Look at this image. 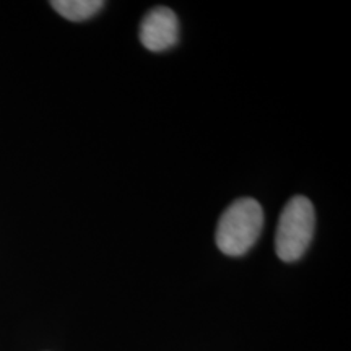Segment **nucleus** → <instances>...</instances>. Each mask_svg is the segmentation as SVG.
<instances>
[{"mask_svg":"<svg viewBox=\"0 0 351 351\" xmlns=\"http://www.w3.org/2000/svg\"><path fill=\"white\" fill-rule=\"evenodd\" d=\"M179 21L168 7H156L145 15L140 25V41L148 51L161 52L178 43Z\"/></svg>","mask_w":351,"mask_h":351,"instance_id":"3","label":"nucleus"},{"mask_svg":"<svg viewBox=\"0 0 351 351\" xmlns=\"http://www.w3.org/2000/svg\"><path fill=\"white\" fill-rule=\"evenodd\" d=\"M51 5L64 19L83 21L95 16L104 7V2L101 0H54Z\"/></svg>","mask_w":351,"mask_h":351,"instance_id":"4","label":"nucleus"},{"mask_svg":"<svg viewBox=\"0 0 351 351\" xmlns=\"http://www.w3.org/2000/svg\"><path fill=\"white\" fill-rule=\"evenodd\" d=\"M315 212L306 197H293L280 215L275 236L276 256L283 262H295L304 256L314 236Z\"/></svg>","mask_w":351,"mask_h":351,"instance_id":"2","label":"nucleus"},{"mask_svg":"<svg viewBox=\"0 0 351 351\" xmlns=\"http://www.w3.org/2000/svg\"><path fill=\"white\" fill-rule=\"evenodd\" d=\"M263 228V210L254 199L232 202L218 221L217 244L226 256H244L256 244Z\"/></svg>","mask_w":351,"mask_h":351,"instance_id":"1","label":"nucleus"}]
</instances>
